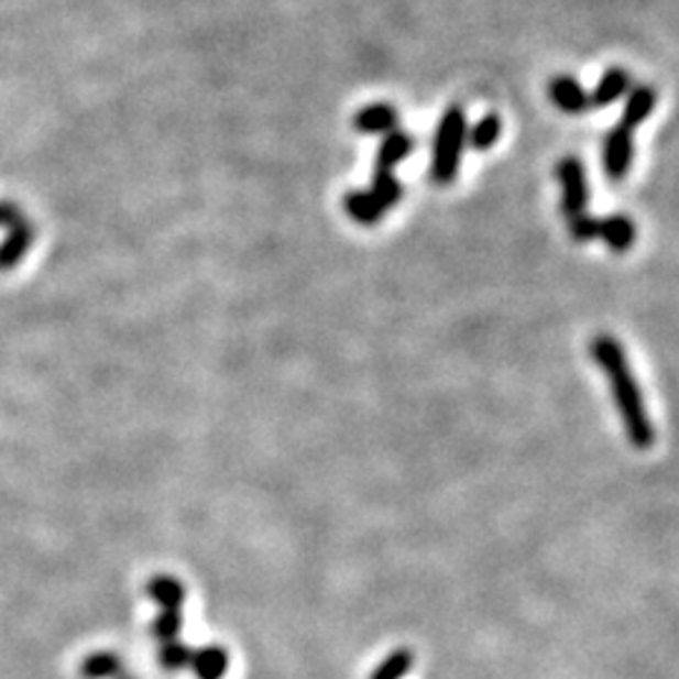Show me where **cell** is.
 Wrapping results in <instances>:
<instances>
[{
  "label": "cell",
  "mask_w": 679,
  "mask_h": 679,
  "mask_svg": "<svg viewBox=\"0 0 679 679\" xmlns=\"http://www.w3.org/2000/svg\"><path fill=\"white\" fill-rule=\"evenodd\" d=\"M189 669L197 679H222L229 669V655L224 647L209 645L191 651Z\"/></svg>",
  "instance_id": "cell-9"
},
{
  "label": "cell",
  "mask_w": 679,
  "mask_h": 679,
  "mask_svg": "<svg viewBox=\"0 0 679 679\" xmlns=\"http://www.w3.org/2000/svg\"><path fill=\"white\" fill-rule=\"evenodd\" d=\"M629 88V74L624 68H610L602 76V81L594 88V94H589V106L594 109H604V106L622 99Z\"/></svg>",
  "instance_id": "cell-11"
},
{
  "label": "cell",
  "mask_w": 679,
  "mask_h": 679,
  "mask_svg": "<svg viewBox=\"0 0 679 679\" xmlns=\"http://www.w3.org/2000/svg\"><path fill=\"white\" fill-rule=\"evenodd\" d=\"M599 240L614 252H627L637 240V227L627 215H610L599 219Z\"/></svg>",
  "instance_id": "cell-8"
},
{
  "label": "cell",
  "mask_w": 679,
  "mask_h": 679,
  "mask_svg": "<svg viewBox=\"0 0 679 679\" xmlns=\"http://www.w3.org/2000/svg\"><path fill=\"white\" fill-rule=\"evenodd\" d=\"M657 103V91L651 86H634L627 103H624V113H622V127L627 129H637L642 121H645L651 109H655Z\"/></svg>",
  "instance_id": "cell-12"
},
{
  "label": "cell",
  "mask_w": 679,
  "mask_h": 679,
  "mask_svg": "<svg viewBox=\"0 0 679 679\" xmlns=\"http://www.w3.org/2000/svg\"><path fill=\"white\" fill-rule=\"evenodd\" d=\"M146 594L158 604V614L152 624V634L158 645L179 639L182 632V604H184V584L176 577L156 574L149 579Z\"/></svg>",
  "instance_id": "cell-3"
},
{
  "label": "cell",
  "mask_w": 679,
  "mask_h": 679,
  "mask_svg": "<svg viewBox=\"0 0 679 679\" xmlns=\"http://www.w3.org/2000/svg\"><path fill=\"white\" fill-rule=\"evenodd\" d=\"M569 222V232L571 237H574L577 242H592V240H599V219L592 217V215H577L567 219Z\"/></svg>",
  "instance_id": "cell-20"
},
{
  "label": "cell",
  "mask_w": 679,
  "mask_h": 679,
  "mask_svg": "<svg viewBox=\"0 0 679 679\" xmlns=\"http://www.w3.org/2000/svg\"><path fill=\"white\" fill-rule=\"evenodd\" d=\"M370 194L381 201V205L387 209V207H395L403 197V184L395 179L393 172H385V169H375V176H373V189H370Z\"/></svg>",
  "instance_id": "cell-16"
},
{
  "label": "cell",
  "mask_w": 679,
  "mask_h": 679,
  "mask_svg": "<svg viewBox=\"0 0 679 679\" xmlns=\"http://www.w3.org/2000/svg\"><path fill=\"white\" fill-rule=\"evenodd\" d=\"M117 679H134V677H131V675H127V669H123V672H121V675H119Z\"/></svg>",
  "instance_id": "cell-21"
},
{
  "label": "cell",
  "mask_w": 679,
  "mask_h": 679,
  "mask_svg": "<svg viewBox=\"0 0 679 679\" xmlns=\"http://www.w3.org/2000/svg\"><path fill=\"white\" fill-rule=\"evenodd\" d=\"M549 99L559 106L563 113H584L589 106V94L581 88L577 78L557 76L549 84Z\"/></svg>",
  "instance_id": "cell-7"
},
{
  "label": "cell",
  "mask_w": 679,
  "mask_h": 679,
  "mask_svg": "<svg viewBox=\"0 0 679 679\" xmlns=\"http://www.w3.org/2000/svg\"><path fill=\"white\" fill-rule=\"evenodd\" d=\"M592 358L596 360V365L604 370L606 381L614 393V403L620 408V416L624 423V430H627V438L634 448L639 451H647V448L655 446V426L647 416L645 401H642V391L637 381H634V373L627 363V352L620 346V340L612 338V335H596L592 340Z\"/></svg>",
  "instance_id": "cell-1"
},
{
  "label": "cell",
  "mask_w": 679,
  "mask_h": 679,
  "mask_svg": "<svg viewBox=\"0 0 679 679\" xmlns=\"http://www.w3.org/2000/svg\"><path fill=\"white\" fill-rule=\"evenodd\" d=\"M398 127V111L387 103L365 106L355 117V129L363 134H391Z\"/></svg>",
  "instance_id": "cell-10"
},
{
  "label": "cell",
  "mask_w": 679,
  "mask_h": 679,
  "mask_svg": "<svg viewBox=\"0 0 679 679\" xmlns=\"http://www.w3.org/2000/svg\"><path fill=\"white\" fill-rule=\"evenodd\" d=\"M123 672V662L113 651H94L81 662L84 679H117Z\"/></svg>",
  "instance_id": "cell-15"
},
{
  "label": "cell",
  "mask_w": 679,
  "mask_h": 679,
  "mask_svg": "<svg viewBox=\"0 0 679 679\" xmlns=\"http://www.w3.org/2000/svg\"><path fill=\"white\" fill-rule=\"evenodd\" d=\"M346 209L360 224H377L385 211V207L370 191H350L346 197Z\"/></svg>",
  "instance_id": "cell-14"
},
{
  "label": "cell",
  "mask_w": 679,
  "mask_h": 679,
  "mask_svg": "<svg viewBox=\"0 0 679 679\" xmlns=\"http://www.w3.org/2000/svg\"><path fill=\"white\" fill-rule=\"evenodd\" d=\"M191 647L182 645L179 639L166 642V645H158V665H162L166 672H182L191 662Z\"/></svg>",
  "instance_id": "cell-17"
},
{
  "label": "cell",
  "mask_w": 679,
  "mask_h": 679,
  "mask_svg": "<svg viewBox=\"0 0 679 679\" xmlns=\"http://www.w3.org/2000/svg\"><path fill=\"white\" fill-rule=\"evenodd\" d=\"M501 136V119L496 113H489V117H483L479 123H475L471 131V146L479 149V152H486L493 144H496Z\"/></svg>",
  "instance_id": "cell-19"
},
{
  "label": "cell",
  "mask_w": 679,
  "mask_h": 679,
  "mask_svg": "<svg viewBox=\"0 0 679 679\" xmlns=\"http://www.w3.org/2000/svg\"><path fill=\"white\" fill-rule=\"evenodd\" d=\"M557 176L561 184V209L567 219L584 215L589 205V187L584 164L577 156H563L557 164Z\"/></svg>",
  "instance_id": "cell-4"
},
{
  "label": "cell",
  "mask_w": 679,
  "mask_h": 679,
  "mask_svg": "<svg viewBox=\"0 0 679 679\" xmlns=\"http://www.w3.org/2000/svg\"><path fill=\"white\" fill-rule=\"evenodd\" d=\"M0 224H11V237L0 247V270L13 267L21 260V254L29 250L33 242V227H29L21 211L13 205H0Z\"/></svg>",
  "instance_id": "cell-5"
},
{
  "label": "cell",
  "mask_w": 679,
  "mask_h": 679,
  "mask_svg": "<svg viewBox=\"0 0 679 679\" xmlns=\"http://www.w3.org/2000/svg\"><path fill=\"white\" fill-rule=\"evenodd\" d=\"M469 139L466 129V111L461 106H448L443 119L438 123L434 139V162H430V179L436 184H451L461 166L463 144Z\"/></svg>",
  "instance_id": "cell-2"
},
{
  "label": "cell",
  "mask_w": 679,
  "mask_h": 679,
  "mask_svg": "<svg viewBox=\"0 0 679 679\" xmlns=\"http://www.w3.org/2000/svg\"><path fill=\"white\" fill-rule=\"evenodd\" d=\"M413 662H416V659H413L408 649H395L393 655H387L381 662V667L370 675V679H403L410 672Z\"/></svg>",
  "instance_id": "cell-18"
},
{
  "label": "cell",
  "mask_w": 679,
  "mask_h": 679,
  "mask_svg": "<svg viewBox=\"0 0 679 679\" xmlns=\"http://www.w3.org/2000/svg\"><path fill=\"white\" fill-rule=\"evenodd\" d=\"M413 152V139L405 134V131H391L383 139L381 149H377V162H375V169H385V172H393L395 164H401L405 156H408Z\"/></svg>",
  "instance_id": "cell-13"
},
{
  "label": "cell",
  "mask_w": 679,
  "mask_h": 679,
  "mask_svg": "<svg viewBox=\"0 0 679 679\" xmlns=\"http://www.w3.org/2000/svg\"><path fill=\"white\" fill-rule=\"evenodd\" d=\"M634 156V136L632 129L616 127L610 131L604 144V169L612 182H622L627 176Z\"/></svg>",
  "instance_id": "cell-6"
}]
</instances>
